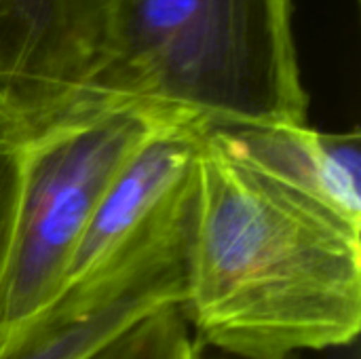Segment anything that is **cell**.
<instances>
[{"label": "cell", "instance_id": "cell-1", "mask_svg": "<svg viewBox=\"0 0 361 359\" xmlns=\"http://www.w3.org/2000/svg\"><path fill=\"white\" fill-rule=\"evenodd\" d=\"M180 311L192 339L239 359L351 345L361 328V222L245 154L199 140Z\"/></svg>", "mask_w": 361, "mask_h": 359}, {"label": "cell", "instance_id": "cell-2", "mask_svg": "<svg viewBox=\"0 0 361 359\" xmlns=\"http://www.w3.org/2000/svg\"><path fill=\"white\" fill-rule=\"evenodd\" d=\"M192 129L307 125L294 0H110L89 114Z\"/></svg>", "mask_w": 361, "mask_h": 359}, {"label": "cell", "instance_id": "cell-3", "mask_svg": "<svg viewBox=\"0 0 361 359\" xmlns=\"http://www.w3.org/2000/svg\"><path fill=\"white\" fill-rule=\"evenodd\" d=\"M167 123L118 110L25 140L19 201L0 277V351L63 292L106 193Z\"/></svg>", "mask_w": 361, "mask_h": 359}, {"label": "cell", "instance_id": "cell-4", "mask_svg": "<svg viewBox=\"0 0 361 359\" xmlns=\"http://www.w3.org/2000/svg\"><path fill=\"white\" fill-rule=\"evenodd\" d=\"M110 0H0V112L25 140L95 118Z\"/></svg>", "mask_w": 361, "mask_h": 359}, {"label": "cell", "instance_id": "cell-5", "mask_svg": "<svg viewBox=\"0 0 361 359\" xmlns=\"http://www.w3.org/2000/svg\"><path fill=\"white\" fill-rule=\"evenodd\" d=\"M190 205L116 264L68 288L30 322L0 359H91L142 320L184 300Z\"/></svg>", "mask_w": 361, "mask_h": 359}, {"label": "cell", "instance_id": "cell-6", "mask_svg": "<svg viewBox=\"0 0 361 359\" xmlns=\"http://www.w3.org/2000/svg\"><path fill=\"white\" fill-rule=\"evenodd\" d=\"M201 131L205 129L165 125L135 152L95 212L63 292L108 271L190 205Z\"/></svg>", "mask_w": 361, "mask_h": 359}, {"label": "cell", "instance_id": "cell-7", "mask_svg": "<svg viewBox=\"0 0 361 359\" xmlns=\"http://www.w3.org/2000/svg\"><path fill=\"white\" fill-rule=\"evenodd\" d=\"M252 159L361 222V135L324 133L309 125L226 129Z\"/></svg>", "mask_w": 361, "mask_h": 359}, {"label": "cell", "instance_id": "cell-8", "mask_svg": "<svg viewBox=\"0 0 361 359\" xmlns=\"http://www.w3.org/2000/svg\"><path fill=\"white\" fill-rule=\"evenodd\" d=\"M192 334L178 307L163 309L121 336L91 359H190Z\"/></svg>", "mask_w": 361, "mask_h": 359}, {"label": "cell", "instance_id": "cell-9", "mask_svg": "<svg viewBox=\"0 0 361 359\" xmlns=\"http://www.w3.org/2000/svg\"><path fill=\"white\" fill-rule=\"evenodd\" d=\"M25 138L17 125L0 112V277L6 262V252L13 235L19 184H21V163H23Z\"/></svg>", "mask_w": 361, "mask_h": 359}, {"label": "cell", "instance_id": "cell-10", "mask_svg": "<svg viewBox=\"0 0 361 359\" xmlns=\"http://www.w3.org/2000/svg\"><path fill=\"white\" fill-rule=\"evenodd\" d=\"M190 359H239V358H231V355L218 353V351H214V349H207V347L199 345V343L192 339V355H190ZM290 359H302V358H300V355H296V358H290Z\"/></svg>", "mask_w": 361, "mask_h": 359}]
</instances>
